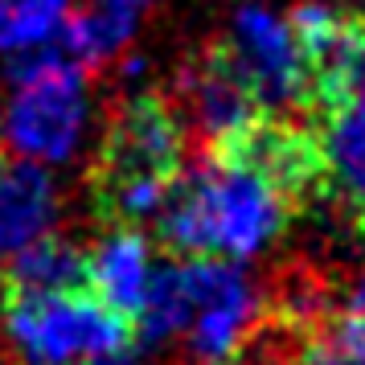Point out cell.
I'll return each mask as SVG.
<instances>
[{
    "label": "cell",
    "instance_id": "6",
    "mask_svg": "<svg viewBox=\"0 0 365 365\" xmlns=\"http://www.w3.org/2000/svg\"><path fill=\"white\" fill-rule=\"evenodd\" d=\"M181 271L189 296L181 329L185 349L201 365L230 361L263 320V292L242 271V263L226 259H181Z\"/></svg>",
    "mask_w": 365,
    "mask_h": 365
},
{
    "label": "cell",
    "instance_id": "11",
    "mask_svg": "<svg viewBox=\"0 0 365 365\" xmlns=\"http://www.w3.org/2000/svg\"><path fill=\"white\" fill-rule=\"evenodd\" d=\"M135 37V13L132 9H119V4H86V9H74V17L66 21L62 29V53L70 62H78L83 70L107 66L115 62L119 53L132 46Z\"/></svg>",
    "mask_w": 365,
    "mask_h": 365
},
{
    "label": "cell",
    "instance_id": "15",
    "mask_svg": "<svg viewBox=\"0 0 365 365\" xmlns=\"http://www.w3.org/2000/svg\"><path fill=\"white\" fill-rule=\"evenodd\" d=\"M336 312H341V316H349L353 324H361V329H365V271H361V275H357L353 283H349L345 304H341Z\"/></svg>",
    "mask_w": 365,
    "mask_h": 365
},
{
    "label": "cell",
    "instance_id": "2",
    "mask_svg": "<svg viewBox=\"0 0 365 365\" xmlns=\"http://www.w3.org/2000/svg\"><path fill=\"white\" fill-rule=\"evenodd\" d=\"M185 160V119L165 95H132L107 128L95 173V201L111 226H140L160 214Z\"/></svg>",
    "mask_w": 365,
    "mask_h": 365
},
{
    "label": "cell",
    "instance_id": "13",
    "mask_svg": "<svg viewBox=\"0 0 365 365\" xmlns=\"http://www.w3.org/2000/svg\"><path fill=\"white\" fill-rule=\"evenodd\" d=\"M66 287H83V250L74 242L46 234L13 255L9 292H66Z\"/></svg>",
    "mask_w": 365,
    "mask_h": 365
},
{
    "label": "cell",
    "instance_id": "3",
    "mask_svg": "<svg viewBox=\"0 0 365 365\" xmlns=\"http://www.w3.org/2000/svg\"><path fill=\"white\" fill-rule=\"evenodd\" d=\"M91 115V83L78 62H70L62 50L13 58L9 103L0 111V135L13 156L46 168L66 165L86 144Z\"/></svg>",
    "mask_w": 365,
    "mask_h": 365
},
{
    "label": "cell",
    "instance_id": "10",
    "mask_svg": "<svg viewBox=\"0 0 365 365\" xmlns=\"http://www.w3.org/2000/svg\"><path fill=\"white\" fill-rule=\"evenodd\" d=\"M62 214V193L46 165L0 160V250H25L29 242L53 234Z\"/></svg>",
    "mask_w": 365,
    "mask_h": 365
},
{
    "label": "cell",
    "instance_id": "18",
    "mask_svg": "<svg viewBox=\"0 0 365 365\" xmlns=\"http://www.w3.org/2000/svg\"><path fill=\"white\" fill-rule=\"evenodd\" d=\"M210 365H230V361H210Z\"/></svg>",
    "mask_w": 365,
    "mask_h": 365
},
{
    "label": "cell",
    "instance_id": "4",
    "mask_svg": "<svg viewBox=\"0 0 365 365\" xmlns=\"http://www.w3.org/2000/svg\"><path fill=\"white\" fill-rule=\"evenodd\" d=\"M4 336L21 365H86L132 349V320L111 312L86 287L9 292Z\"/></svg>",
    "mask_w": 365,
    "mask_h": 365
},
{
    "label": "cell",
    "instance_id": "1",
    "mask_svg": "<svg viewBox=\"0 0 365 365\" xmlns=\"http://www.w3.org/2000/svg\"><path fill=\"white\" fill-rule=\"evenodd\" d=\"M324 189L312 128L267 115L226 148H205L197 165L177 173L156 214V230L177 259L247 263L279 238Z\"/></svg>",
    "mask_w": 365,
    "mask_h": 365
},
{
    "label": "cell",
    "instance_id": "5",
    "mask_svg": "<svg viewBox=\"0 0 365 365\" xmlns=\"http://www.w3.org/2000/svg\"><path fill=\"white\" fill-rule=\"evenodd\" d=\"M226 66L238 74L267 115L308 107V66L287 17L267 4H238L226 37L214 41Z\"/></svg>",
    "mask_w": 365,
    "mask_h": 365
},
{
    "label": "cell",
    "instance_id": "12",
    "mask_svg": "<svg viewBox=\"0 0 365 365\" xmlns=\"http://www.w3.org/2000/svg\"><path fill=\"white\" fill-rule=\"evenodd\" d=\"M70 17L74 0H0V53L25 58L37 50H53Z\"/></svg>",
    "mask_w": 365,
    "mask_h": 365
},
{
    "label": "cell",
    "instance_id": "9",
    "mask_svg": "<svg viewBox=\"0 0 365 365\" xmlns=\"http://www.w3.org/2000/svg\"><path fill=\"white\" fill-rule=\"evenodd\" d=\"M316 119L320 128L312 132V140L320 152L324 189L345 197L349 210L365 214V83L316 107Z\"/></svg>",
    "mask_w": 365,
    "mask_h": 365
},
{
    "label": "cell",
    "instance_id": "17",
    "mask_svg": "<svg viewBox=\"0 0 365 365\" xmlns=\"http://www.w3.org/2000/svg\"><path fill=\"white\" fill-rule=\"evenodd\" d=\"M103 4H119V9H132V13H140L148 0H103Z\"/></svg>",
    "mask_w": 365,
    "mask_h": 365
},
{
    "label": "cell",
    "instance_id": "8",
    "mask_svg": "<svg viewBox=\"0 0 365 365\" xmlns=\"http://www.w3.org/2000/svg\"><path fill=\"white\" fill-rule=\"evenodd\" d=\"M152 247L135 226H111L91 250H83V287L123 320H135L152 283Z\"/></svg>",
    "mask_w": 365,
    "mask_h": 365
},
{
    "label": "cell",
    "instance_id": "16",
    "mask_svg": "<svg viewBox=\"0 0 365 365\" xmlns=\"http://www.w3.org/2000/svg\"><path fill=\"white\" fill-rule=\"evenodd\" d=\"M86 365H132V349H123V353H107V357H95V361Z\"/></svg>",
    "mask_w": 365,
    "mask_h": 365
},
{
    "label": "cell",
    "instance_id": "7",
    "mask_svg": "<svg viewBox=\"0 0 365 365\" xmlns=\"http://www.w3.org/2000/svg\"><path fill=\"white\" fill-rule=\"evenodd\" d=\"M181 103H185L181 119L201 135L205 148H226V144L242 140L267 119V111L255 103V95L226 66L217 46H210L193 66L185 70Z\"/></svg>",
    "mask_w": 365,
    "mask_h": 365
},
{
    "label": "cell",
    "instance_id": "14",
    "mask_svg": "<svg viewBox=\"0 0 365 365\" xmlns=\"http://www.w3.org/2000/svg\"><path fill=\"white\" fill-rule=\"evenodd\" d=\"M296 365H365V329L332 312L324 324L308 332V341L296 353Z\"/></svg>",
    "mask_w": 365,
    "mask_h": 365
}]
</instances>
